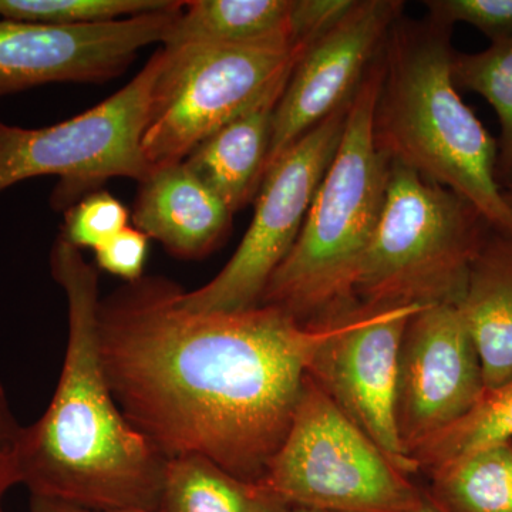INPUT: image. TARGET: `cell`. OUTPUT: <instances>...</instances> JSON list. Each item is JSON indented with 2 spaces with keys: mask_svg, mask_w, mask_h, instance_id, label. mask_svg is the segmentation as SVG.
Segmentation results:
<instances>
[{
  "mask_svg": "<svg viewBox=\"0 0 512 512\" xmlns=\"http://www.w3.org/2000/svg\"><path fill=\"white\" fill-rule=\"evenodd\" d=\"M50 272L67 299L62 373L39 420L23 426L20 476L30 497L90 510H160L165 458L117 406L97 340L99 275L79 248L62 237Z\"/></svg>",
  "mask_w": 512,
  "mask_h": 512,
  "instance_id": "obj_2",
  "label": "cell"
},
{
  "mask_svg": "<svg viewBox=\"0 0 512 512\" xmlns=\"http://www.w3.org/2000/svg\"><path fill=\"white\" fill-rule=\"evenodd\" d=\"M356 0H293V42L311 46L348 15Z\"/></svg>",
  "mask_w": 512,
  "mask_h": 512,
  "instance_id": "obj_26",
  "label": "cell"
},
{
  "mask_svg": "<svg viewBox=\"0 0 512 512\" xmlns=\"http://www.w3.org/2000/svg\"><path fill=\"white\" fill-rule=\"evenodd\" d=\"M503 198H504L505 204H507L508 207H510V210L512 211V185H511V187L504 188Z\"/></svg>",
  "mask_w": 512,
  "mask_h": 512,
  "instance_id": "obj_30",
  "label": "cell"
},
{
  "mask_svg": "<svg viewBox=\"0 0 512 512\" xmlns=\"http://www.w3.org/2000/svg\"><path fill=\"white\" fill-rule=\"evenodd\" d=\"M288 512H320V511L309 510V508H302V507H291V508H289Z\"/></svg>",
  "mask_w": 512,
  "mask_h": 512,
  "instance_id": "obj_31",
  "label": "cell"
},
{
  "mask_svg": "<svg viewBox=\"0 0 512 512\" xmlns=\"http://www.w3.org/2000/svg\"><path fill=\"white\" fill-rule=\"evenodd\" d=\"M453 28L400 18L382 50L373 140L392 163L470 202L493 231L512 237V211L495 180L497 141L458 94Z\"/></svg>",
  "mask_w": 512,
  "mask_h": 512,
  "instance_id": "obj_3",
  "label": "cell"
},
{
  "mask_svg": "<svg viewBox=\"0 0 512 512\" xmlns=\"http://www.w3.org/2000/svg\"><path fill=\"white\" fill-rule=\"evenodd\" d=\"M184 5L86 26L0 18V97L49 83L109 82L138 50L163 42Z\"/></svg>",
  "mask_w": 512,
  "mask_h": 512,
  "instance_id": "obj_12",
  "label": "cell"
},
{
  "mask_svg": "<svg viewBox=\"0 0 512 512\" xmlns=\"http://www.w3.org/2000/svg\"><path fill=\"white\" fill-rule=\"evenodd\" d=\"M264 485L232 476L208 458H170L158 512H288Z\"/></svg>",
  "mask_w": 512,
  "mask_h": 512,
  "instance_id": "obj_18",
  "label": "cell"
},
{
  "mask_svg": "<svg viewBox=\"0 0 512 512\" xmlns=\"http://www.w3.org/2000/svg\"><path fill=\"white\" fill-rule=\"evenodd\" d=\"M512 441V377L487 390L463 419L421 443L412 453L419 471L430 473L468 454Z\"/></svg>",
  "mask_w": 512,
  "mask_h": 512,
  "instance_id": "obj_20",
  "label": "cell"
},
{
  "mask_svg": "<svg viewBox=\"0 0 512 512\" xmlns=\"http://www.w3.org/2000/svg\"><path fill=\"white\" fill-rule=\"evenodd\" d=\"M163 276L126 282L97 305L107 383L128 423L165 458H208L261 483L320 346L345 325L306 326L274 306L194 312Z\"/></svg>",
  "mask_w": 512,
  "mask_h": 512,
  "instance_id": "obj_1",
  "label": "cell"
},
{
  "mask_svg": "<svg viewBox=\"0 0 512 512\" xmlns=\"http://www.w3.org/2000/svg\"><path fill=\"white\" fill-rule=\"evenodd\" d=\"M177 0H0V18L53 26H86L161 12Z\"/></svg>",
  "mask_w": 512,
  "mask_h": 512,
  "instance_id": "obj_22",
  "label": "cell"
},
{
  "mask_svg": "<svg viewBox=\"0 0 512 512\" xmlns=\"http://www.w3.org/2000/svg\"><path fill=\"white\" fill-rule=\"evenodd\" d=\"M451 72L457 89L483 96L500 121L495 180L501 190L512 185V39L491 43L478 53L454 50Z\"/></svg>",
  "mask_w": 512,
  "mask_h": 512,
  "instance_id": "obj_21",
  "label": "cell"
},
{
  "mask_svg": "<svg viewBox=\"0 0 512 512\" xmlns=\"http://www.w3.org/2000/svg\"><path fill=\"white\" fill-rule=\"evenodd\" d=\"M23 426L13 412L5 384L0 380V512L6 494L22 485L20 476V441Z\"/></svg>",
  "mask_w": 512,
  "mask_h": 512,
  "instance_id": "obj_27",
  "label": "cell"
},
{
  "mask_svg": "<svg viewBox=\"0 0 512 512\" xmlns=\"http://www.w3.org/2000/svg\"><path fill=\"white\" fill-rule=\"evenodd\" d=\"M308 47L163 46L141 143L151 171L183 163L215 131L288 83Z\"/></svg>",
  "mask_w": 512,
  "mask_h": 512,
  "instance_id": "obj_7",
  "label": "cell"
},
{
  "mask_svg": "<svg viewBox=\"0 0 512 512\" xmlns=\"http://www.w3.org/2000/svg\"><path fill=\"white\" fill-rule=\"evenodd\" d=\"M427 488L447 512H512V441L434 468Z\"/></svg>",
  "mask_w": 512,
  "mask_h": 512,
  "instance_id": "obj_19",
  "label": "cell"
},
{
  "mask_svg": "<svg viewBox=\"0 0 512 512\" xmlns=\"http://www.w3.org/2000/svg\"><path fill=\"white\" fill-rule=\"evenodd\" d=\"M483 366L485 392L512 377V237L491 231L458 302Z\"/></svg>",
  "mask_w": 512,
  "mask_h": 512,
  "instance_id": "obj_16",
  "label": "cell"
},
{
  "mask_svg": "<svg viewBox=\"0 0 512 512\" xmlns=\"http://www.w3.org/2000/svg\"><path fill=\"white\" fill-rule=\"evenodd\" d=\"M160 66L158 50L126 87L55 126L22 128L0 120V192L56 175L60 181L50 201L66 212L110 178L146 180L153 171L141 143Z\"/></svg>",
  "mask_w": 512,
  "mask_h": 512,
  "instance_id": "obj_8",
  "label": "cell"
},
{
  "mask_svg": "<svg viewBox=\"0 0 512 512\" xmlns=\"http://www.w3.org/2000/svg\"><path fill=\"white\" fill-rule=\"evenodd\" d=\"M259 484L289 507L320 512H417L423 495L309 375Z\"/></svg>",
  "mask_w": 512,
  "mask_h": 512,
  "instance_id": "obj_6",
  "label": "cell"
},
{
  "mask_svg": "<svg viewBox=\"0 0 512 512\" xmlns=\"http://www.w3.org/2000/svg\"><path fill=\"white\" fill-rule=\"evenodd\" d=\"M382 80L380 52L350 103L342 140L299 237L259 303L281 309L302 325H330L360 308L357 279L392 167L373 140V111Z\"/></svg>",
  "mask_w": 512,
  "mask_h": 512,
  "instance_id": "obj_4",
  "label": "cell"
},
{
  "mask_svg": "<svg viewBox=\"0 0 512 512\" xmlns=\"http://www.w3.org/2000/svg\"><path fill=\"white\" fill-rule=\"evenodd\" d=\"M350 103L320 121L269 168L255 198L254 218L237 251L207 285L192 292L181 289L178 302L183 308L239 312L259 306L276 269L295 245L335 157Z\"/></svg>",
  "mask_w": 512,
  "mask_h": 512,
  "instance_id": "obj_9",
  "label": "cell"
},
{
  "mask_svg": "<svg viewBox=\"0 0 512 512\" xmlns=\"http://www.w3.org/2000/svg\"><path fill=\"white\" fill-rule=\"evenodd\" d=\"M417 512H447L436 500L433 495L429 493L427 488H423V495H421V503Z\"/></svg>",
  "mask_w": 512,
  "mask_h": 512,
  "instance_id": "obj_29",
  "label": "cell"
},
{
  "mask_svg": "<svg viewBox=\"0 0 512 512\" xmlns=\"http://www.w3.org/2000/svg\"><path fill=\"white\" fill-rule=\"evenodd\" d=\"M427 18L454 28L468 23L491 43L512 39V0H426Z\"/></svg>",
  "mask_w": 512,
  "mask_h": 512,
  "instance_id": "obj_24",
  "label": "cell"
},
{
  "mask_svg": "<svg viewBox=\"0 0 512 512\" xmlns=\"http://www.w3.org/2000/svg\"><path fill=\"white\" fill-rule=\"evenodd\" d=\"M286 84L215 131L183 161L232 214L255 201L264 181L275 109Z\"/></svg>",
  "mask_w": 512,
  "mask_h": 512,
  "instance_id": "obj_15",
  "label": "cell"
},
{
  "mask_svg": "<svg viewBox=\"0 0 512 512\" xmlns=\"http://www.w3.org/2000/svg\"><path fill=\"white\" fill-rule=\"evenodd\" d=\"M403 10L402 0H356L308 47L276 106L265 174L299 138L352 101Z\"/></svg>",
  "mask_w": 512,
  "mask_h": 512,
  "instance_id": "obj_13",
  "label": "cell"
},
{
  "mask_svg": "<svg viewBox=\"0 0 512 512\" xmlns=\"http://www.w3.org/2000/svg\"><path fill=\"white\" fill-rule=\"evenodd\" d=\"M484 393L480 356L457 306L414 313L400 345L394 407L410 458L421 443L471 412Z\"/></svg>",
  "mask_w": 512,
  "mask_h": 512,
  "instance_id": "obj_10",
  "label": "cell"
},
{
  "mask_svg": "<svg viewBox=\"0 0 512 512\" xmlns=\"http://www.w3.org/2000/svg\"><path fill=\"white\" fill-rule=\"evenodd\" d=\"M128 211L107 192H92L66 211L62 237L73 247L96 251L127 228Z\"/></svg>",
  "mask_w": 512,
  "mask_h": 512,
  "instance_id": "obj_23",
  "label": "cell"
},
{
  "mask_svg": "<svg viewBox=\"0 0 512 512\" xmlns=\"http://www.w3.org/2000/svg\"><path fill=\"white\" fill-rule=\"evenodd\" d=\"M493 228L443 185L399 163L356 285L360 306L458 305L471 266Z\"/></svg>",
  "mask_w": 512,
  "mask_h": 512,
  "instance_id": "obj_5",
  "label": "cell"
},
{
  "mask_svg": "<svg viewBox=\"0 0 512 512\" xmlns=\"http://www.w3.org/2000/svg\"><path fill=\"white\" fill-rule=\"evenodd\" d=\"M293 0H192L185 2L163 39L183 45L291 46Z\"/></svg>",
  "mask_w": 512,
  "mask_h": 512,
  "instance_id": "obj_17",
  "label": "cell"
},
{
  "mask_svg": "<svg viewBox=\"0 0 512 512\" xmlns=\"http://www.w3.org/2000/svg\"><path fill=\"white\" fill-rule=\"evenodd\" d=\"M94 254L100 269L120 276L126 282H136L144 276L148 237L140 229L127 227L97 248Z\"/></svg>",
  "mask_w": 512,
  "mask_h": 512,
  "instance_id": "obj_25",
  "label": "cell"
},
{
  "mask_svg": "<svg viewBox=\"0 0 512 512\" xmlns=\"http://www.w3.org/2000/svg\"><path fill=\"white\" fill-rule=\"evenodd\" d=\"M30 512H158L140 510V508H123V510H90L64 501L52 500V498L30 497Z\"/></svg>",
  "mask_w": 512,
  "mask_h": 512,
  "instance_id": "obj_28",
  "label": "cell"
},
{
  "mask_svg": "<svg viewBox=\"0 0 512 512\" xmlns=\"http://www.w3.org/2000/svg\"><path fill=\"white\" fill-rule=\"evenodd\" d=\"M420 306H360L313 356L308 375L407 476L419 473L396 427L399 353L407 322Z\"/></svg>",
  "mask_w": 512,
  "mask_h": 512,
  "instance_id": "obj_11",
  "label": "cell"
},
{
  "mask_svg": "<svg viewBox=\"0 0 512 512\" xmlns=\"http://www.w3.org/2000/svg\"><path fill=\"white\" fill-rule=\"evenodd\" d=\"M232 212L187 165L158 168L141 181L133 222L171 255L201 259L227 239Z\"/></svg>",
  "mask_w": 512,
  "mask_h": 512,
  "instance_id": "obj_14",
  "label": "cell"
}]
</instances>
